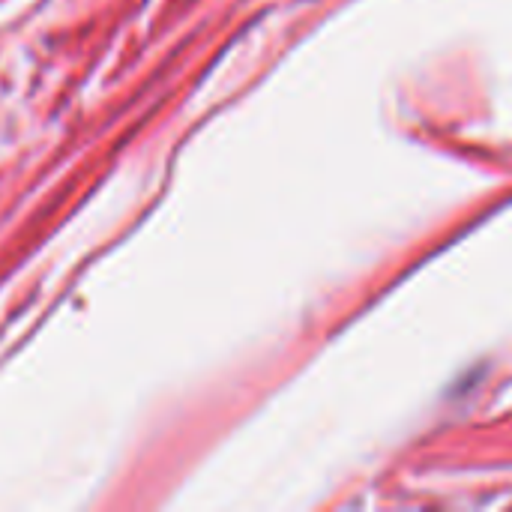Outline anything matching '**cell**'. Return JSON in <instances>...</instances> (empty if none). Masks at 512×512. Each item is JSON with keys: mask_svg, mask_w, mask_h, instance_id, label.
Here are the masks:
<instances>
[]
</instances>
